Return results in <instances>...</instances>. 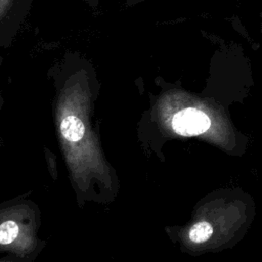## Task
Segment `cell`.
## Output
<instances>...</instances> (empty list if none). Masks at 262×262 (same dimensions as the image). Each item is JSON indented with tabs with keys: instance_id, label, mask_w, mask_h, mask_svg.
<instances>
[{
	"instance_id": "obj_1",
	"label": "cell",
	"mask_w": 262,
	"mask_h": 262,
	"mask_svg": "<svg viewBox=\"0 0 262 262\" xmlns=\"http://www.w3.org/2000/svg\"><path fill=\"white\" fill-rule=\"evenodd\" d=\"M52 84V117L71 185L80 208L107 205L120 190L119 176L106 160L96 102L100 82L91 62L67 53L48 70Z\"/></svg>"
},
{
	"instance_id": "obj_2",
	"label": "cell",
	"mask_w": 262,
	"mask_h": 262,
	"mask_svg": "<svg viewBox=\"0 0 262 262\" xmlns=\"http://www.w3.org/2000/svg\"><path fill=\"white\" fill-rule=\"evenodd\" d=\"M41 213L30 199L17 196L0 203V254L4 262H34L45 248L40 238Z\"/></svg>"
},
{
	"instance_id": "obj_3",
	"label": "cell",
	"mask_w": 262,
	"mask_h": 262,
	"mask_svg": "<svg viewBox=\"0 0 262 262\" xmlns=\"http://www.w3.org/2000/svg\"><path fill=\"white\" fill-rule=\"evenodd\" d=\"M34 0H0V49L11 45Z\"/></svg>"
},
{
	"instance_id": "obj_4",
	"label": "cell",
	"mask_w": 262,
	"mask_h": 262,
	"mask_svg": "<svg viewBox=\"0 0 262 262\" xmlns=\"http://www.w3.org/2000/svg\"><path fill=\"white\" fill-rule=\"evenodd\" d=\"M211 121L209 117L193 107L178 112L172 119V127L178 134L190 136L203 133L209 129Z\"/></svg>"
},
{
	"instance_id": "obj_5",
	"label": "cell",
	"mask_w": 262,
	"mask_h": 262,
	"mask_svg": "<svg viewBox=\"0 0 262 262\" xmlns=\"http://www.w3.org/2000/svg\"><path fill=\"white\" fill-rule=\"evenodd\" d=\"M212 234H213V227L207 221L196 222L190 227L188 231L189 239L195 244H201L208 241Z\"/></svg>"
},
{
	"instance_id": "obj_6",
	"label": "cell",
	"mask_w": 262,
	"mask_h": 262,
	"mask_svg": "<svg viewBox=\"0 0 262 262\" xmlns=\"http://www.w3.org/2000/svg\"><path fill=\"white\" fill-rule=\"evenodd\" d=\"M2 61H3V58L0 56V69H1V66H2ZM3 104H4V96H3L2 91H0V113H1V110L3 107Z\"/></svg>"
},
{
	"instance_id": "obj_7",
	"label": "cell",
	"mask_w": 262,
	"mask_h": 262,
	"mask_svg": "<svg viewBox=\"0 0 262 262\" xmlns=\"http://www.w3.org/2000/svg\"><path fill=\"white\" fill-rule=\"evenodd\" d=\"M88 4H90L92 7H95L98 4V0H86Z\"/></svg>"
}]
</instances>
